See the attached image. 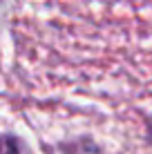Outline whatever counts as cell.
Returning <instances> with one entry per match:
<instances>
[{"label": "cell", "mask_w": 152, "mask_h": 154, "mask_svg": "<svg viewBox=\"0 0 152 154\" xmlns=\"http://www.w3.org/2000/svg\"><path fill=\"white\" fill-rule=\"evenodd\" d=\"M0 154H31V150L20 136L2 132L0 134Z\"/></svg>", "instance_id": "6da1fadb"}, {"label": "cell", "mask_w": 152, "mask_h": 154, "mask_svg": "<svg viewBox=\"0 0 152 154\" xmlns=\"http://www.w3.org/2000/svg\"><path fill=\"white\" fill-rule=\"evenodd\" d=\"M145 132H148V139L152 141V114L148 116V127H145Z\"/></svg>", "instance_id": "7a4b0ae2"}]
</instances>
